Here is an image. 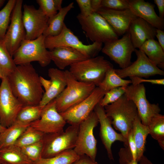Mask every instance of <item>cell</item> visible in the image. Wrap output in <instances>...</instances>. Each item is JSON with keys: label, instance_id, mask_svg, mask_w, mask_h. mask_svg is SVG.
<instances>
[{"label": "cell", "instance_id": "6da1fadb", "mask_svg": "<svg viewBox=\"0 0 164 164\" xmlns=\"http://www.w3.org/2000/svg\"><path fill=\"white\" fill-rule=\"evenodd\" d=\"M7 77L13 94L24 106L39 105L44 92L31 63L17 66Z\"/></svg>", "mask_w": 164, "mask_h": 164}, {"label": "cell", "instance_id": "7a4b0ae2", "mask_svg": "<svg viewBox=\"0 0 164 164\" xmlns=\"http://www.w3.org/2000/svg\"><path fill=\"white\" fill-rule=\"evenodd\" d=\"M104 108L106 114L111 119L114 127L121 132L127 142L134 122L138 116L135 104L124 94Z\"/></svg>", "mask_w": 164, "mask_h": 164}, {"label": "cell", "instance_id": "3957f363", "mask_svg": "<svg viewBox=\"0 0 164 164\" xmlns=\"http://www.w3.org/2000/svg\"><path fill=\"white\" fill-rule=\"evenodd\" d=\"M113 67L112 64L104 56H97L71 65L69 70L77 80L97 87L107 70Z\"/></svg>", "mask_w": 164, "mask_h": 164}, {"label": "cell", "instance_id": "277c9868", "mask_svg": "<svg viewBox=\"0 0 164 164\" xmlns=\"http://www.w3.org/2000/svg\"><path fill=\"white\" fill-rule=\"evenodd\" d=\"M67 85L55 99L56 109L62 113L77 104L88 97L96 86L94 84L77 80L69 70L64 71Z\"/></svg>", "mask_w": 164, "mask_h": 164}, {"label": "cell", "instance_id": "5b68a950", "mask_svg": "<svg viewBox=\"0 0 164 164\" xmlns=\"http://www.w3.org/2000/svg\"><path fill=\"white\" fill-rule=\"evenodd\" d=\"M79 129V125H71L64 131L44 134L41 158H51L65 151L73 149Z\"/></svg>", "mask_w": 164, "mask_h": 164}, {"label": "cell", "instance_id": "8992f818", "mask_svg": "<svg viewBox=\"0 0 164 164\" xmlns=\"http://www.w3.org/2000/svg\"><path fill=\"white\" fill-rule=\"evenodd\" d=\"M45 37L43 35L32 40L24 39L13 54L12 58L17 65L38 62L43 67L50 63L49 51L45 44Z\"/></svg>", "mask_w": 164, "mask_h": 164}, {"label": "cell", "instance_id": "52a82bcc", "mask_svg": "<svg viewBox=\"0 0 164 164\" xmlns=\"http://www.w3.org/2000/svg\"><path fill=\"white\" fill-rule=\"evenodd\" d=\"M86 36L91 41L104 43L118 38V36L106 19L97 12L84 17L77 16Z\"/></svg>", "mask_w": 164, "mask_h": 164}, {"label": "cell", "instance_id": "ba28073f", "mask_svg": "<svg viewBox=\"0 0 164 164\" xmlns=\"http://www.w3.org/2000/svg\"><path fill=\"white\" fill-rule=\"evenodd\" d=\"M45 44L46 48L50 50L59 46L71 47L89 58L97 56L102 49L103 43L95 42L91 44H84L65 24L59 34L45 37Z\"/></svg>", "mask_w": 164, "mask_h": 164}, {"label": "cell", "instance_id": "9c48e42d", "mask_svg": "<svg viewBox=\"0 0 164 164\" xmlns=\"http://www.w3.org/2000/svg\"><path fill=\"white\" fill-rule=\"evenodd\" d=\"M99 123L94 111L79 125L76 145L73 149L79 156L86 155L95 161L97 154V140L94 135V128Z\"/></svg>", "mask_w": 164, "mask_h": 164}, {"label": "cell", "instance_id": "30bf717a", "mask_svg": "<svg viewBox=\"0 0 164 164\" xmlns=\"http://www.w3.org/2000/svg\"><path fill=\"white\" fill-rule=\"evenodd\" d=\"M125 95L135 105L142 123L148 126L152 118L160 113L161 109L158 104H151L146 98V90L142 84H131L125 87Z\"/></svg>", "mask_w": 164, "mask_h": 164}, {"label": "cell", "instance_id": "8fae6325", "mask_svg": "<svg viewBox=\"0 0 164 164\" xmlns=\"http://www.w3.org/2000/svg\"><path fill=\"white\" fill-rule=\"evenodd\" d=\"M0 85V122L7 128L15 122L19 111L24 106L13 94L6 77Z\"/></svg>", "mask_w": 164, "mask_h": 164}, {"label": "cell", "instance_id": "7c38bea8", "mask_svg": "<svg viewBox=\"0 0 164 164\" xmlns=\"http://www.w3.org/2000/svg\"><path fill=\"white\" fill-rule=\"evenodd\" d=\"M22 0H17L11 14L10 23L2 39L12 57L21 42L25 39L26 31L22 20Z\"/></svg>", "mask_w": 164, "mask_h": 164}, {"label": "cell", "instance_id": "4fadbf2b", "mask_svg": "<svg viewBox=\"0 0 164 164\" xmlns=\"http://www.w3.org/2000/svg\"><path fill=\"white\" fill-rule=\"evenodd\" d=\"M135 49L131 41L130 34L128 32L120 39L104 43L101 51L123 69L131 63L132 54Z\"/></svg>", "mask_w": 164, "mask_h": 164}, {"label": "cell", "instance_id": "5bb4252c", "mask_svg": "<svg viewBox=\"0 0 164 164\" xmlns=\"http://www.w3.org/2000/svg\"><path fill=\"white\" fill-rule=\"evenodd\" d=\"M104 94L99 87H96L86 98L60 114L66 122L70 125H79L94 111Z\"/></svg>", "mask_w": 164, "mask_h": 164}, {"label": "cell", "instance_id": "9a60e30c", "mask_svg": "<svg viewBox=\"0 0 164 164\" xmlns=\"http://www.w3.org/2000/svg\"><path fill=\"white\" fill-rule=\"evenodd\" d=\"M136 60L128 66L123 69H114L120 77H138L148 78L155 75L163 76L164 71L150 60L146 55L139 49H135Z\"/></svg>", "mask_w": 164, "mask_h": 164}, {"label": "cell", "instance_id": "2e32d148", "mask_svg": "<svg viewBox=\"0 0 164 164\" xmlns=\"http://www.w3.org/2000/svg\"><path fill=\"white\" fill-rule=\"evenodd\" d=\"M67 122L56 109L55 99L43 107L40 118L30 126L44 134L55 133L63 130Z\"/></svg>", "mask_w": 164, "mask_h": 164}, {"label": "cell", "instance_id": "e0dca14e", "mask_svg": "<svg viewBox=\"0 0 164 164\" xmlns=\"http://www.w3.org/2000/svg\"><path fill=\"white\" fill-rule=\"evenodd\" d=\"M49 18L39 8L25 4L22 20L26 31L25 39H35L43 35L48 24Z\"/></svg>", "mask_w": 164, "mask_h": 164}, {"label": "cell", "instance_id": "ac0fdd59", "mask_svg": "<svg viewBox=\"0 0 164 164\" xmlns=\"http://www.w3.org/2000/svg\"><path fill=\"white\" fill-rule=\"evenodd\" d=\"M94 111L96 114L100 124L99 135L101 141L106 150L109 159L114 160L111 150L112 144L116 141L123 142L125 147L127 142L122 134L116 132L112 126L111 119L106 115L104 107L98 103Z\"/></svg>", "mask_w": 164, "mask_h": 164}, {"label": "cell", "instance_id": "d6986e66", "mask_svg": "<svg viewBox=\"0 0 164 164\" xmlns=\"http://www.w3.org/2000/svg\"><path fill=\"white\" fill-rule=\"evenodd\" d=\"M97 12L106 19L118 36L128 32L131 23L137 17L130 9L114 10L101 8Z\"/></svg>", "mask_w": 164, "mask_h": 164}, {"label": "cell", "instance_id": "ffe728a7", "mask_svg": "<svg viewBox=\"0 0 164 164\" xmlns=\"http://www.w3.org/2000/svg\"><path fill=\"white\" fill-rule=\"evenodd\" d=\"M129 9L137 17L140 18L157 29L163 30L164 19L155 12L154 5L144 0H128Z\"/></svg>", "mask_w": 164, "mask_h": 164}, {"label": "cell", "instance_id": "44dd1931", "mask_svg": "<svg viewBox=\"0 0 164 164\" xmlns=\"http://www.w3.org/2000/svg\"><path fill=\"white\" fill-rule=\"evenodd\" d=\"M49 53L51 61L60 70L88 58L78 50L67 46L55 47Z\"/></svg>", "mask_w": 164, "mask_h": 164}, {"label": "cell", "instance_id": "7402d4cb", "mask_svg": "<svg viewBox=\"0 0 164 164\" xmlns=\"http://www.w3.org/2000/svg\"><path fill=\"white\" fill-rule=\"evenodd\" d=\"M156 29L140 18L137 17L134 20L128 32L134 48L139 49L147 40L154 39Z\"/></svg>", "mask_w": 164, "mask_h": 164}, {"label": "cell", "instance_id": "603a6c76", "mask_svg": "<svg viewBox=\"0 0 164 164\" xmlns=\"http://www.w3.org/2000/svg\"><path fill=\"white\" fill-rule=\"evenodd\" d=\"M48 75L51 84L48 90L45 92L39 105L44 106L55 99L63 91L67 85L64 71L56 68L49 69Z\"/></svg>", "mask_w": 164, "mask_h": 164}, {"label": "cell", "instance_id": "cb8c5ba5", "mask_svg": "<svg viewBox=\"0 0 164 164\" xmlns=\"http://www.w3.org/2000/svg\"><path fill=\"white\" fill-rule=\"evenodd\" d=\"M73 8V3L62 8L53 16L49 18L47 26L43 35L45 37L56 36L62 31L65 24L64 20L68 13Z\"/></svg>", "mask_w": 164, "mask_h": 164}, {"label": "cell", "instance_id": "d4e9b609", "mask_svg": "<svg viewBox=\"0 0 164 164\" xmlns=\"http://www.w3.org/2000/svg\"><path fill=\"white\" fill-rule=\"evenodd\" d=\"M0 162L6 164H33L21 148L12 145L0 149Z\"/></svg>", "mask_w": 164, "mask_h": 164}, {"label": "cell", "instance_id": "484cf974", "mask_svg": "<svg viewBox=\"0 0 164 164\" xmlns=\"http://www.w3.org/2000/svg\"><path fill=\"white\" fill-rule=\"evenodd\" d=\"M138 49L142 51L149 59L162 70L164 68V50L154 39L147 40Z\"/></svg>", "mask_w": 164, "mask_h": 164}, {"label": "cell", "instance_id": "4316f807", "mask_svg": "<svg viewBox=\"0 0 164 164\" xmlns=\"http://www.w3.org/2000/svg\"><path fill=\"white\" fill-rule=\"evenodd\" d=\"M132 130L133 139L137 149L136 161L138 162L143 155L146 139L149 134V129L148 126H145L142 123L138 116L134 122Z\"/></svg>", "mask_w": 164, "mask_h": 164}, {"label": "cell", "instance_id": "83f0119b", "mask_svg": "<svg viewBox=\"0 0 164 164\" xmlns=\"http://www.w3.org/2000/svg\"><path fill=\"white\" fill-rule=\"evenodd\" d=\"M30 124L14 123L0 133V149L15 144Z\"/></svg>", "mask_w": 164, "mask_h": 164}, {"label": "cell", "instance_id": "f1b7e54d", "mask_svg": "<svg viewBox=\"0 0 164 164\" xmlns=\"http://www.w3.org/2000/svg\"><path fill=\"white\" fill-rule=\"evenodd\" d=\"M132 84L130 80L124 79L118 76L113 67L106 72L102 81L97 86L105 93L114 88L127 86Z\"/></svg>", "mask_w": 164, "mask_h": 164}, {"label": "cell", "instance_id": "f546056e", "mask_svg": "<svg viewBox=\"0 0 164 164\" xmlns=\"http://www.w3.org/2000/svg\"><path fill=\"white\" fill-rule=\"evenodd\" d=\"M44 106L39 105L23 106L18 113L14 123L30 124L40 118Z\"/></svg>", "mask_w": 164, "mask_h": 164}, {"label": "cell", "instance_id": "4dcf8cb0", "mask_svg": "<svg viewBox=\"0 0 164 164\" xmlns=\"http://www.w3.org/2000/svg\"><path fill=\"white\" fill-rule=\"evenodd\" d=\"M149 134L158 142L160 146L164 149V116L160 113L154 116L148 126Z\"/></svg>", "mask_w": 164, "mask_h": 164}, {"label": "cell", "instance_id": "1f68e13d", "mask_svg": "<svg viewBox=\"0 0 164 164\" xmlns=\"http://www.w3.org/2000/svg\"><path fill=\"white\" fill-rule=\"evenodd\" d=\"M79 157L73 149H72L51 158H41L33 164H72Z\"/></svg>", "mask_w": 164, "mask_h": 164}, {"label": "cell", "instance_id": "d6a6232c", "mask_svg": "<svg viewBox=\"0 0 164 164\" xmlns=\"http://www.w3.org/2000/svg\"><path fill=\"white\" fill-rule=\"evenodd\" d=\"M16 66L2 39L0 38V72L3 77H7Z\"/></svg>", "mask_w": 164, "mask_h": 164}, {"label": "cell", "instance_id": "836d02e7", "mask_svg": "<svg viewBox=\"0 0 164 164\" xmlns=\"http://www.w3.org/2000/svg\"><path fill=\"white\" fill-rule=\"evenodd\" d=\"M44 133L34 129L30 125L22 133L14 145L21 148L43 140Z\"/></svg>", "mask_w": 164, "mask_h": 164}, {"label": "cell", "instance_id": "e575fe53", "mask_svg": "<svg viewBox=\"0 0 164 164\" xmlns=\"http://www.w3.org/2000/svg\"><path fill=\"white\" fill-rule=\"evenodd\" d=\"M17 0H9L0 11V38L2 39L9 27L12 11Z\"/></svg>", "mask_w": 164, "mask_h": 164}, {"label": "cell", "instance_id": "d590c367", "mask_svg": "<svg viewBox=\"0 0 164 164\" xmlns=\"http://www.w3.org/2000/svg\"><path fill=\"white\" fill-rule=\"evenodd\" d=\"M36 2L44 14L50 18L56 14L62 8V0H37Z\"/></svg>", "mask_w": 164, "mask_h": 164}, {"label": "cell", "instance_id": "8d00e7d4", "mask_svg": "<svg viewBox=\"0 0 164 164\" xmlns=\"http://www.w3.org/2000/svg\"><path fill=\"white\" fill-rule=\"evenodd\" d=\"M20 148L24 154L33 163L41 158L42 140Z\"/></svg>", "mask_w": 164, "mask_h": 164}, {"label": "cell", "instance_id": "74e56055", "mask_svg": "<svg viewBox=\"0 0 164 164\" xmlns=\"http://www.w3.org/2000/svg\"><path fill=\"white\" fill-rule=\"evenodd\" d=\"M125 87L114 88L106 92L100 101L99 104L104 107L116 101L125 94Z\"/></svg>", "mask_w": 164, "mask_h": 164}, {"label": "cell", "instance_id": "f35d334b", "mask_svg": "<svg viewBox=\"0 0 164 164\" xmlns=\"http://www.w3.org/2000/svg\"><path fill=\"white\" fill-rule=\"evenodd\" d=\"M101 8L114 10L129 9L128 0H102Z\"/></svg>", "mask_w": 164, "mask_h": 164}, {"label": "cell", "instance_id": "ab89813d", "mask_svg": "<svg viewBox=\"0 0 164 164\" xmlns=\"http://www.w3.org/2000/svg\"><path fill=\"white\" fill-rule=\"evenodd\" d=\"M80 11V13L84 17L89 16L94 13L91 4V0H76Z\"/></svg>", "mask_w": 164, "mask_h": 164}, {"label": "cell", "instance_id": "60d3db41", "mask_svg": "<svg viewBox=\"0 0 164 164\" xmlns=\"http://www.w3.org/2000/svg\"><path fill=\"white\" fill-rule=\"evenodd\" d=\"M118 155L120 164H128L133 160L131 152L128 147L121 148Z\"/></svg>", "mask_w": 164, "mask_h": 164}, {"label": "cell", "instance_id": "b9f144b4", "mask_svg": "<svg viewBox=\"0 0 164 164\" xmlns=\"http://www.w3.org/2000/svg\"><path fill=\"white\" fill-rule=\"evenodd\" d=\"M130 78L132 84L133 85L141 84L142 83H148L153 84L164 85V79H146L138 77H131Z\"/></svg>", "mask_w": 164, "mask_h": 164}, {"label": "cell", "instance_id": "7bdbcfd3", "mask_svg": "<svg viewBox=\"0 0 164 164\" xmlns=\"http://www.w3.org/2000/svg\"><path fill=\"white\" fill-rule=\"evenodd\" d=\"M126 147H128L132 155L133 159L136 161L137 149L133 139L132 130L128 135L127 139V146Z\"/></svg>", "mask_w": 164, "mask_h": 164}, {"label": "cell", "instance_id": "ee69618b", "mask_svg": "<svg viewBox=\"0 0 164 164\" xmlns=\"http://www.w3.org/2000/svg\"><path fill=\"white\" fill-rule=\"evenodd\" d=\"M72 164H99L86 155L80 156L79 158Z\"/></svg>", "mask_w": 164, "mask_h": 164}, {"label": "cell", "instance_id": "f6af8a7d", "mask_svg": "<svg viewBox=\"0 0 164 164\" xmlns=\"http://www.w3.org/2000/svg\"><path fill=\"white\" fill-rule=\"evenodd\" d=\"M156 36L158 40V42L164 50V31L159 29H156Z\"/></svg>", "mask_w": 164, "mask_h": 164}, {"label": "cell", "instance_id": "bcb514c9", "mask_svg": "<svg viewBox=\"0 0 164 164\" xmlns=\"http://www.w3.org/2000/svg\"><path fill=\"white\" fill-rule=\"evenodd\" d=\"M154 3L156 5L158 9L159 16L162 19L164 17V0H154Z\"/></svg>", "mask_w": 164, "mask_h": 164}, {"label": "cell", "instance_id": "7dc6e473", "mask_svg": "<svg viewBox=\"0 0 164 164\" xmlns=\"http://www.w3.org/2000/svg\"><path fill=\"white\" fill-rule=\"evenodd\" d=\"M102 0H91V4L94 12H97L101 8Z\"/></svg>", "mask_w": 164, "mask_h": 164}, {"label": "cell", "instance_id": "c3c4849f", "mask_svg": "<svg viewBox=\"0 0 164 164\" xmlns=\"http://www.w3.org/2000/svg\"><path fill=\"white\" fill-rule=\"evenodd\" d=\"M40 80L42 87H43L45 90V92L47 91L51 85L50 80H47L42 76H40Z\"/></svg>", "mask_w": 164, "mask_h": 164}, {"label": "cell", "instance_id": "681fc988", "mask_svg": "<svg viewBox=\"0 0 164 164\" xmlns=\"http://www.w3.org/2000/svg\"><path fill=\"white\" fill-rule=\"evenodd\" d=\"M138 162L139 164H154L144 155L142 157Z\"/></svg>", "mask_w": 164, "mask_h": 164}, {"label": "cell", "instance_id": "f907efd6", "mask_svg": "<svg viewBox=\"0 0 164 164\" xmlns=\"http://www.w3.org/2000/svg\"><path fill=\"white\" fill-rule=\"evenodd\" d=\"M6 128L2 125L0 122V133L3 132L6 129Z\"/></svg>", "mask_w": 164, "mask_h": 164}, {"label": "cell", "instance_id": "816d5d0a", "mask_svg": "<svg viewBox=\"0 0 164 164\" xmlns=\"http://www.w3.org/2000/svg\"><path fill=\"white\" fill-rule=\"evenodd\" d=\"M5 1L4 0H0V8L3 5Z\"/></svg>", "mask_w": 164, "mask_h": 164}, {"label": "cell", "instance_id": "f5cc1de1", "mask_svg": "<svg viewBox=\"0 0 164 164\" xmlns=\"http://www.w3.org/2000/svg\"><path fill=\"white\" fill-rule=\"evenodd\" d=\"M128 164H138V162L136 161L133 160Z\"/></svg>", "mask_w": 164, "mask_h": 164}, {"label": "cell", "instance_id": "db71d44e", "mask_svg": "<svg viewBox=\"0 0 164 164\" xmlns=\"http://www.w3.org/2000/svg\"><path fill=\"white\" fill-rule=\"evenodd\" d=\"M3 77L0 72V78L2 79Z\"/></svg>", "mask_w": 164, "mask_h": 164}, {"label": "cell", "instance_id": "11a10c76", "mask_svg": "<svg viewBox=\"0 0 164 164\" xmlns=\"http://www.w3.org/2000/svg\"><path fill=\"white\" fill-rule=\"evenodd\" d=\"M2 164H5V163H2Z\"/></svg>", "mask_w": 164, "mask_h": 164}, {"label": "cell", "instance_id": "9f6ffc18", "mask_svg": "<svg viewBox=\"0 0 164 164\" xmlns=\"http://www.w3.org/2000/svg\"><path fill=\"white\" fill-rule=\"evenodd\" d=\"M0 164H2V163L0 162Z\"/></svg>", "mask_w": 164, "mask_h": 164}]
</instances>
